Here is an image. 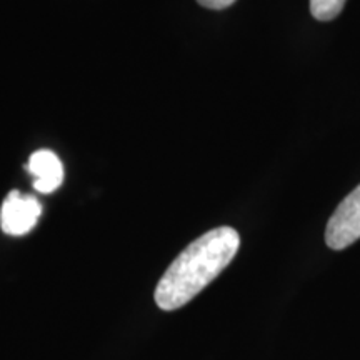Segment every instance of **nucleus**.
<instances>
[{
	"mask_svg": "<svg viewBox=\"0 0 360 360\" xmlns=\"http://www.w3.org/2000/svg\"><path fill=\"white\" fill-rule=\"evenodd\" d=\"M240 236L232 227H217L188 244L157 283L155 302L162 310H177L191 302L236 257Z\"/></svg>",
	"mask_w": 360,
	"mask_h": 360,
	"instance_id": "f257e3e1",
	"label": "nucleus"
},
{
	"mask_svg": "<svg viewBox=\"0 0 360 360\" xmlns=\"http://www.w3.org/2000/svg\"><path fill=\"white\" fill-rule=\"evenodd\" d=\"M27 172L34 175V188L39 193H52L64 182V165L52 150L42 148L30 155Z\"/></svg>",
	"mask_w": 360,
	"mask_h": 360,
	"instance_id": "20e7f679",
	"label": "nucleus"
},
{
	"mask_svg": "<svg viewBox=\"0 0 360 360\" xmlns=\"http://www.w3.org/2000/svg\"><path fill=\"white\" fill-rule=\"evenodd\" d=\"M202 7L212 8V11H222V8L231 7L236 0H197Z\"/></svg>",
	"mask_w": 360,
	"mask_h": 360,
	"instance_id": "423d86ee",
	"label": "nucleus"
},
{
	"mask_svg": "<svg viewBox=\"0 0 360 360\" xmlns=\"http://www.w3.org/2000/svg\"><path fill=\"white\" fill-rule=\"evenodd\" d=\"M360 238V186L340 202L328 219L326 242L332 250H342Z\"/></svg>",
	"mask_w": 360,
	"mask_h": 360,
	"instance_id": "f03ea898",
	"label": "nucleus"
},
{
	"mask_svg": "<svg viewBox=\"0 0 360 360\" xmlns=\"http://www.w3.org/2000/svg\"><path fill=\"white\" fill-rule=\"evenodd\" d=\"M345 6V0H310V12L317 20L335 19Z\"/></svg>",
	"mask_w": 360,
	"mask_h": 360,
	"instance_id": "39448f33",
	"label": "nucleus"
},
{
	"mask_svg": "<svg viewBox=\"0 0 360 360\" xmlns=\"http://www.w3.org/2000/svg\"><path fill=\"white\" fill-rule=\"evenodd\" d=\"M40 214L42 204L39 199L19 191H12L7 193L0 209V227L7 236H25L37 225Z\"/></svg>",
	"mask_w": 360,
	"mask_h": 360,
	"instance_id": "7ed1b4c3",
	"label": "nucleus"
}]
</instances>
